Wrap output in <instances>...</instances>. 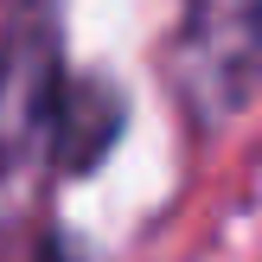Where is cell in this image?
I'll return each instance as SVG.
<instances>
[{"label": "cell", "mask_w": 262, "mask_h": 262, "mask_svg": "<svg viewBox=\"0 0 262 262\" xmlns=\"http://www.w3.org/2000/svg\"><path fill=\"white\" fill-rule=\"evenodd\" d=\"M58 96H64V45L51 7L38 0L19 13L7 51H0V173L26 166L38 141H51Z\"/></svg>", "instance_id": "obj_2"}, {"label": "cell", "mask_w": 262, "mask_h": 262, "mask_svg": "<svg viewBox=\"0 0 262 262\" xmlns=\"http://www.w3.org/2000/svg\"><path fill=\"white\" fill-rule=\"evenodd\" d=\"M128 122V102L122 90L109 83V77H71L58 96V115H51V160H58V173H90V166L109 160L115 135H122Z\"/></svg>", "instance_id": "obj_3"}, {"label": "cell", "mask_w": 262, "mask_h": 262, "mask_svg": "<svg viewBox=\"0 0 262 262\" xmlns=\"http://www.w3.org/2000/svg\"><path fill=\"white\" fill-rule=\"evenodd\" d=\"M173 83L199 128H224L262 83V0H186Z\"/></svg>", "instance_id": "obj_1"}]
</instances>
